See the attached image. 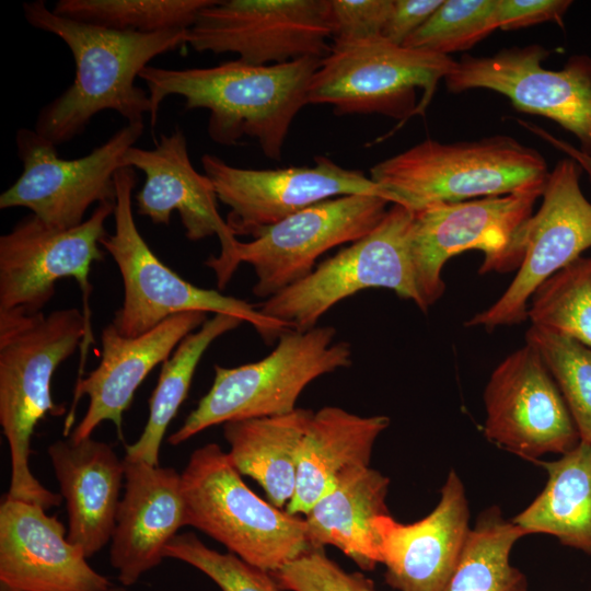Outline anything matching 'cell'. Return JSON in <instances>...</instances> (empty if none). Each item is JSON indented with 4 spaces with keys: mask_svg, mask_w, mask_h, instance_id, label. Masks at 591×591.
I'll return each instance as SVG.
<instances>
[{
    "mask_svg": "<svg viewBox=\"0 0 591 591\" xmlns=\"http://www.w3.org/2000/svg\"><path fill=\"white\" fill-rule=\"evenodd\" d=\"M23 13L30 25L59 37L76 63L72 84L39 111L35 123L36 132L56 146L80 135L104 111L127 123L143 121L151 101L136 78L159 55L186 45L187 30L117 32L59 15L43 0L25 2Z\"/></svg>",
    "mask_w": 591,
    "mask_h": 591,
    "instance_id": "1",
    "label": "cell"
},
{
    "mask_svg": "<svg viewBox=\"0 0 591 591\" xmlns=\"http://www.w3.org/2000/svg\"><path fill=\"white\" fill-rule=\"evenodd\" d=\"M321 60L255 66L235 59L187 69L148 66L139 78L148 88L152 126L162 102L179 95L186 109L209 111L207 132L213 142L235 146L248 137L267 158L280 161L292 121L309 104V86Z\"/></svg>",
    "mask_w": 591,
    "mask_h": 591,
    "instance_id": "2",
    "label": "cell"
},
{
    "mask_svg": "<svg viewBox=\"0 0 591 591\" xmlns=\"http://www.w3.org/2000/svg\"><path fill=\"white\" fill-rule=\"evenodd\" d=\"M91 335L76 308L49 314L0 312V425L11 463L7 497L45 510L61 503V495L43 486L30 468L31 441L46 415L65 412L53 401V375L82 343L86 349Z\"/></svg>",
    "mask_w": 591,
    "mask_h": 591,
    "instance_id": "3",
    "label": "cell"
},
{
    "mask_svg": "<svg viewBox=\"0 0 591 591\" xmlns=\"http://www.w3.org/2000/svg\"><path fill=\"white\" fill-rule=\"evenodd\" d=\"M544 157L507 135L443 143L426 139L374 164L370 178L412 211L440 202L544 190Z\"/></svg>",
    "mask_w": 591,
    "mask_h": 591,
    "instance_id": "4",
    "label": "cell"
},
{
    "mask_svg": "<svg viewBox=\"0 0 591 591\" xmlns=\"http://www.w3.org/2000/svg\"><path fill=\"white\" fill-rule=\"evenodd\" d=\"M185 525L268 572L312 547L305 520L258 497L217 443L196 449L181 473Z\"/></svg>",
    "mask_w": 591,
    "mask_h": 591,
    "instance_id": "5",
    "label": "cell"
},
{
    "mask_svg": "<svg viewBox=\"0 0 591 591\" xmlns=\"http://www.w3.org/2000/svg\"><path fill=\"white\" fill-rule=\"evenodd\" d=\"M115 185V230L102 240L101 245L116 263L123 279V304L112 322L120 335L136 337L173 315L195 311L239 317L251 324L267 344L293 329L289 324L263 314L257 305L195 286L166 266L150 248L135 221V170L119 169Z\"/></svg>",
    "mask_w": 591,
    "mask_h": 591,
    "instance_id": "6",
    "label": "cell"
},
{
    "mask_svg": "<svg viewBox=\"0 0 591 591\" xmlns=\"http://www.w3.org/2000/svg\"><path fill=\"white\" fill-rule=\"evenodd\" d=\"M336 328L315 326L282 333L263 359L239 367H213L215 378L183 425L167 439L177 445L212 426L229 421L288 414L315 379L347 368L351 346L334 341Z\"/></svg>",
    "mask_w": 591,
    "mask_h": 591,
    "instance_id": "7",
    "label": "cell"
},
{
    "mask_svg": "<svg viewBox=\"0 0 591 591\" xmlns=\"http://www.w3.org/2000/svg\"><path fill=\"white\" fill-rule=\"evenodd\" d=\"M450 56L398 46L383 37L332 45L312 77L309 104L336 115L380 114L399 120L425 115L437 85L455 68Z\"/></svg>",
    "mask_w": 591,
    "mask_h": 591,
    "instance_id": "8",
    "label": "cell"
},
{
    "mask_svg": "<svg viewBox=\"0 0 591 591\" xmlns=\"http://www.w3.org/2000/svg\"><path fill=\"white\" fill-rule=\"evenodd\" d=\"M412 221V210L391 204L384 218L367 235L257 308L293 329L306 331L341 300L364 289L384 288L425 312L410 254Z\"/></svg>",
    "mask_w": 591,
    "mask_h": 591,
    "instance_id": "9",
    "label": "cell"
},
{
    "mask_svg": "<svg viewBox=\"0 0 591 591\" xmlns=\"http://www.w3.org/2000/svg\"><path fill=\"white\" fill-rule=\"evenodd\" d=\"M542 190L440 202L413 211L410 254L427 312L443 294L444 264L465 251H480L479 273L519 268L522 234Z\"/></svg>",
    "mask_w": 591,
    "mask_h": 591,
    "instance_id": "10",
    "label": "cell"
},
{
    "mask_svg": "<svg viewBox=\"0 0 591 591\" xmlns=\"http://www.w3.org/2000/svg\"><path fill=\"white\" fill-rule=\"evenodd\" d=\"M143 129V121L127 123L86 155L68 160L35 129L20 128L15 143L22 173L1 194L0 209L27 208L58 229L81 224L93 204L116 200L115 175Z\"/></svg>",
    "mask_w": 591,
    "mask_h": 591,
    "instance_id": "11",
    "label": "cell"
},
{
    "mask_svg": "<svg viewBox=\"0 0 591 591\" xmlns=\"http://www.w3.org/2000/svg\"><path fill=\"white\" fill-rule=\"evenodd\" d=\"M329 40L328 0H212L186 31L195 51L232 53L255 66L323 59Z\"/></svg>",
    "mask_w": 591,
    "mask_h": 591,
    "instance_id": "12",
    "label": "cell"
},
{
    "mask_svg": "<svg viewBox=\"0 0 591 591\" xmlns=\"http://www.w3.org/2000/svg\"><path fill=\"white\" fill-rule=\"evenodd\" d=\"M115 201L99 204L81 224L58 229L34 215L0 236V312L40 313L55 293L56 282L73 278L84 298V317L91 326L88 298L92 265L104 258L101 242Z\"/></svg>",
    "mask_w": 591,
    "mask_h": 591,
    "instance_id": "13",
    "label": "cell"
},
{
    "mask_svg": "<svg viewBox=\"0 0 591 591\" xmlns=\"http://www.w3.org/2000/svg\"><path fill=\"white\" fill-rule=\"evenodd\" d=\"M582 172L571 158L549 172L542 205L523 229L515 277L498 300L465 322L466 327L494 329L523 322L538 287L591 248V202L580 187Z\"/></svg>",
    "mask_w": 591,
    "mask_h": 591,
    "instance_id": "14",
    "label": "cell"
},
{
    "mask_svg": "<svg viewBox=\"0 0 591 591\" xmlns=\"http://www.w3.org/2000/svg\"><path fill=\"white\" fill-rule=\"evenodd\" d=\"M541 45L505 48L491 56H464L445 77L452 93L486 89L505 95L520 112L554 120L591 155V58L572 56L560 70L544 68Z\"/></svg>",
    "mask_w": 591,
    "mask_h": 591,
    "instance_id": "15",
    "label": "cell"
},
{
    "mask_svg": "<svg viewBox=\"0 0 591 591\" xmlns=\"http://www.w3.org/2000/svg\"><path fill=\"white\" fill-rule=\"evenodd\" d=\"M391 202L378 195H345L311 205L250 242L239 241L235 265H251L255 297L269 299L305 278L327 251L372 231Z\"/></svg>",
    "mask_w": 591,
    "mask_h": 591,
    "instance_id": "16",
    "label": "cell"
},
{
    "mask_svg": "<svg viewBox=\"0 0 591 591\" xmlns=\"http://www.w3.org/2000/svg\"><path fill=\"white\" fill-rule=\"evenodd\" d=\"M204 173L218 200L229 207L227 224L237 237H257L265 230L316 202L345 195H384L359 170L345 169L317 155L313 166L254 170L230 165L205 153ZM386 199V198H385Z\"/></svg>",
    "mask_w": 591,
    "mask_h": 591,
    "instance_id": "17",
    "label": "cell"
},
{
    "mask_svg": "<svg viewBox=\"0 0 591 591\" xmlns=\"http://www.w3.org/2000/svg\"><path fill=\"white\" fill-rule=\"evenodd\" d=\"M484 403L486 438L523 459L561 455L580 442L555 379L540 351L526 340L494 369Z\"/></svg>",
    "mask_w": 591,
    "mask_h": 591,
    "instance_id": "18",
    "label": "cell"
},
{
    "mask_svg": "<svg viewBox=\"0 0 591 591\" xmlns=\"http://www.w3.org/2000/svg\"><path fill=\"white\" fill-rule=\"evenodd\" d=\"M124 164L144 174V183L136 194L138 215L154 224L167 225L172 212L177 211L188 240L218 236L220 253L205 264L223 290L237 269L234 257L239 240L218 210L212 182L194 167L182 129L162 134L153 149L129 148Z\"/></svg>",
    "mask_w": 591,
    "mask_h": 591,
    "instance_id": "19",
    "label": "cell"
},
{
    "mask_svg": "<svg viewBox=\"0 0 591 591\" xmlns=\"http://www.w3.org/2000/svg\"><path fill=\"white\" fill-rule=\"evenodd\" d=\"M37 505L4 496L0 505L1 591H107L112 584Z\"/></svg>",
    "mask_w": 591,
    "mask_h": 591,
    "instance_id": "20",
    "label": "cell"
},
{
    "mask_svg": "<svg viewBox=\"0 0 591 591\" xmlns=\"http://www.w3.org/2000/svg\"><path fill=\"white\" fill-rule=\"evenodd\" d=\"M464 485L451 471L436 508L414 523L374 520L385 581L397 591H447L471 528Z\"/></svg>",
    "mask_w": 591,
    "mask_h": 591,
    "instance_id": "21",
    "label": "cell"
},
{
    "mask_svg": "<svg viewBox=\"0 0 591 591\" xmlns=\"http://www.w3.org/2000/svg\"><path fill=\"white\" fill-rule=\"evenodd\" d=\"M206 320L204 312L181 313L136 337L120 335L112 323L105 326L97 367L76 383L73 404L86 395L89 405L69 439L79 442L91 438L96 427L106 420L115 425L121 438L123 414L129 408L139 385Z\"/></svg>",
    "mask_w": 591,
    "mask_h": 591,
    "instance_id": "22",
    "label": "cell"
},
{
    "mask_svg": "<svg viewBox=\"0 0 591 591\" xmlns=\"http://www.w3.org/2000/svg\"><path fill=\"white\" fill-rule=\"evenodd\" d=\"M125 488L111 538L109 561L130 587L164 559V548L185 525L181 473L125 460Z\"/></svg>",
    "mask_w": 591,
    "mask_h": 591,
    "instance_id": "23",
    "label": "cell"
},
{
    "mask_svg": "<svg viewBox=\"0 0 591 591\" xmlns=\"http://www.w3.org/2000/svg\"><path fill=\"white\" fill-rule=\"evenodd\" d=\"M47 453L66 501L68 540L89 558L112 538L125 462L108 443L91 438L57 440Z\"/></svg>",
    "mask_w": 591,
    "mask_h": 591,
    "instance_id": "24",
    "label": "cell"
},
{
    "mask_svg": "<svg viewBox=\"0 0 591 591\" xmlns=\"http://www.w3.org/2000/svg\"><path fill=\"white\" fill-rule=\"evenodd\" d=\"M389 425L387 416H359L337 406L314 412L301 444L294 495L286 511L306 514L340 476L369 466L373 445Z\"/></svg>",
    "mask_w": 591,
    "mask_h": 591,
    "instance_id": "25",
    "label": "cell"
},
{
    "mask_svg": "<svg viewBox=\"0 0 591 591\" xmlns=\"http://www.w3.org/2000/svg\"><path fill=\"white\" fill-rule=\"evenodd\" d=\"M390 479L370 466L348 471L334 489L304 514L312 548H339L362 570L381 564L375 518L390 514L385 498Z\"/></svg>",
    "mask_w": 591,
    "mask_h": 591,
    "instance_id": "26",
    "label": "cell"
},
{
    "mask_svg": "<svg viewBox=\"0 0 591 591\" xmlns=\"http://www.w3.org/2000/svg\"><path fill=\"white\" fill-rule=\"evenodd\" d=\"M313 413L297 407L283 415L223 425L233 466L256 480L278 509L287 508L294 495L301 444Z\"/></svg>",
    "mask_w": 591,
    "mask_h": 591,
    "instance_id": "27",
    "label": "cell"
},
{
    "mask_svg": "<svg viewBox=\"0 0 591 591\" xmlns=\"http://www.w3.org/2000/svg\"><path fill=\"white\" fill-rule=\"evenodd\" d=\"M538 463L547 472V483L511 521L526 535H553L591 555V445L580 441L558 460Z\"/></svg>",
    "mask_w": 591,
    "mask_h": 591,
    "instance_id": "28",
    "label": "cell"
},
{
    "mask_svg": "<svg viewBox=\"0 0 591 591\" xmlns=\"http://www.w3.org/2000/svg\"><path fill=\"white\" fill-rule=\"evenodd\" d=\"M243 321L229 314H215L187 335L162 364L149 399V417L136 442L125 445V460L160 465V449L169 425L186 399L193 376L209 346Z\"/></svg>",
    "mask_w": 591,
    "mask_h": 591,
    "instance_id": "29",
    "label": "cell"
},
{
    "mask_svg": "<svg viewBox=\"0 0 591 591\" xmlns=\"http://www.w3.org/2000/svg\"><path fill=\"white\" fill-rule=\"evenodd\" d=\"M526 533L497 506L471 529L447 591H528L525 575L510 564L513 545Z\"/></svg>",
    "mask_w": 591,
    "mask_h": 591,
    "instance_id": "30",
    "label": "cell"
},
{
    "mask_svg": "<svg viewBox=\"0 0 591 591\" xmlns=\"http://www.w3.org/2000/svg\"><path fill=\"white\" fill-rule=\"evenodd\" d=\"M212 0H59L53 11L125 33L188 30Z\"/></svg>",
    "mask_w": 591,
    "mask_h": 591,
    "instance_id": "31",
    "label": "cell"
},
{
    "mask_svg": "<svg viewBox=\"0 0 591 591\" xmlns=\"http://www.w3.org/2000/svg\"><path fill=\"white\" fill-rule=\"evenodd\" d=\"M528 318L591 348V257H578L542 283L530 300Z\"/></svg>",
    "mask_w": 591,
    "mask_h": 591,
    "instance_id": "32",
    "label": "cell"
},
{
    "mask_svg": "<svg viewBox=\"0 0 591 591\" xmlns=\"http://www.w3.org/2000/svg\"><path fill=\"white\" fill-rule=\"evenodd\" d=\"M525 340L536 347L555 379L580 441L591 445V348L533 325L528 329Z\"/></svg>",
    "mask_w": 591,
    "mask_h": 591,
    "instance_id": "33",
    "label": "cell"
},
{
    "mask_svg": "<svg viewBox=\"0 0 591 591\" xmlns=\"http://www.w3.org/2000/svg\"><path fill=\"white\" fill-rule=\"evenodd\" d=\"M498 30L497 0H443L403 46L449 56Z\"/></svg>",
    "mask_w": 591,
    "mask_h": 591,
    "instance_id": "34",
    "label": "cell"
},
{
    "mask_svg": "<svg viewBox=\"0 0 591 591\" xmlns=\"http://www.w3.org/2000/svg\"><path fill=\"white\" fill-rule=\"evenodd\" d=\"M164 558L186 563L209 577L221 591H279L273 575L232 553H220L205 545L194 533L173 537Z\"/></svg>",
    "mask_w": 591,
    "mask_h": 591,
    "instance_id": "35",
    "label": "cell"
},
{
    "mask_svg": "<svg viewBox=\"0 0 591 591\" xmlns=\"http://www.w3.org/2000/svg\"><path fill=\"white\" fill-rule=\"evenodd\" d=\"M280 590L287 591H376L360 572H347L324 548H311L270 572Z\"/></svg>",
    "mask_w": 591,
    "mask_h": 591,
    "instance_id": "36",
    "label": "cell"
},
{
    "mask_svg": "<svg viewBox=\"0 0 591 591\" xmlns=\"http://www.w3.org/2000/svg\"><path fill=\"white\" fill-rule=\"evenodd\" d=\"M393 0H328L332 45L383 37Z\"/></svg>",
    "mask_w": 591,
    "mask_h": 591,
    "instance_id": "37",
    "label": "cell"
},
{
    "mask_svg": "<svg viewBox=\"0 0 591 591\" xmlns=\"http://www.w3.org/2000/svg\"><path fill=\"white\" fill-rule=\"evenodd\" d=\"M570 0H497V23L502 31H514L563 20L571 7Z\"/></svg>",
    "mask_w": 591,
    "mask_h": 591,
    "instance_id": "38",
    "label": "cell"
},
{
    "mask_svg": "<svg viewBox=\"0 0 591 591\" xmlns=\"http://www.w3.org/2000/svg\"><path fill=\"white\" fill-rule=\"evenodd\" d=\"M443 0H393L383 38L403 46L439 8Z\"/></svg>",
    "mask_w": 591,
    "mask_h": 591,
    "instance_id": "39",
    "label": "cell"
},
{
    "mask_svg": "<svg viewBox=\"0 0 591 591\" xmlns=\"http://www.w3.org/2000/svg\"><path fill=\"white\" fill-rule=\"evenodd\" d=\"M519 123L523 127L529 129L532 134L542 138L557 150L566 153L568 158L575 160L580 165L582 171L587 174L589 182L591 183V155L582 152L581 150H579V148H576L559 138H556L554 135L549 134L548 131H546L542 127H538L535 124L523 120H519Z\"/></svg>",
    "mask_w": 591,
    "mask_h": 591,
    "instance_id": "40",
    "label": "cell"
},
{
    "mask_svg": "<svg viewBox=\"0 0 591 591\" xmlns=\"http://www.w3.org/2000/svg\"><path fill=\"white\" fill-rule=\"evenodd\" d=\"M107 591H129V590H127V588L124 586L121 587L112 586Z\"/></svg>",
    "mask_w": 591,
    "mask_h": 591,
    "instance_id": "41",
    "label": "cell"
}]
</instances>
